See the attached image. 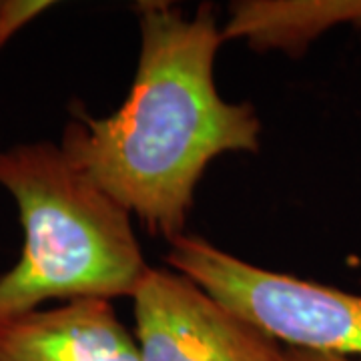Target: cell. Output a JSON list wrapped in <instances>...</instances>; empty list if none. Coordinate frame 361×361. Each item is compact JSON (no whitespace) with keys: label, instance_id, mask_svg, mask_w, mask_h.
I'll return each instance as SVG.
<instances>
[{"label":"cell","instance_id":"cell-8","mask_svg":"<svg viewBox=\"0 0 361 361\" xmlns=\"http://www.w3.org/2000/svg\"><path fill=\"white\" fill-rule=\"evenodd\" d=\"M287 361H361L357 357H345V355H334V353H322L311 349L289 348Z\"/></svg>","mask_w":361,"mask_h":361},{"label":"cell","instance_id":"cell-2","mask_svg":"<svg viewBox=\"0 0 361 361\" xmlns=\"http://www.w3.org/2000/svg\"><path fill=\"white\" fill-rule=\"evenodd\" d=\"M0 187L23 225L16 265L0 275V323L47 301L130 297L149 269L130 213L61 145L23 142L0 151Z\"/></svg>","mask_w":361,"mask_h":361},{"label":"cell","instance_id":"cell-1","mask_svg":"<svg viewBox=\"0 0 361 361\" xmlns=\"http://www.w3.org/2000/svg\"><path fill=\"white\" fill-rule=\"evenodd\" d=\"M141 51L129 97L109 116L77 111L61 147L151 235L185 233L195 189L213 159L257 153L261 121L249 103L225 101L215 56L225 42L215 11L185 16L142 2Z\"/></svg>","mask_w":361,"mask_h":361},{"label":"cell","instance_id":"cell-6","mask_svg":"<svg viewBox=\"0 0 361 361\" xmlns=\"http://www.w3.org/2000/svg\"><path fill=\"white\" fill-rule=\"evenodd\" d=\"M343 25L361 28V0H239L221 30L225 40H245L257 51L301 54Z\"/></svg>","mask_w":361,"mask_h":361},{"label":"cell","instance_id":"cell-3","mask_svg":"<svg viewBox=\"0 0 361 361\" xmlns=\"http://www.w3.org/2000/svg\"><path fill=\"white\" fill-rule=\"evenodd\" d=\"M167 263L287 348L361 360V293L263 269L183 233Z\"/></svg>","mask_w":361,"mask_h":361},{"label":"cell","instance_id":"cell-4","mask_svg":"<svg viewBox=\"0 0 361 361\" xmlns=\"http://www.w3.org/2000/svg\"><path fill=\"white\" fill-rule=\"evenodd\" d=\"M130 299L141 361H287V345L179 271L149 267Z\"/></svg>","mask_w":361,"mask_h":361},{"label":"cell","instance_id":"cell-5","mask_svg":"<svg viewBox=\"0 0 361 361\" xmlns=\"http://www.w3.org/2000/svg\"><path fill=\"white\" fill-rule=\"evenodd\" d=\"M0 361H141L109 299L85 297L0 323Z\"/></svg>","mask_w":361,"mask_h":361},{"label":"cell","instance_id":"cell-7","mask_svg":"<svg viewBox=\"0 0 361 361\" xmlns=\"http://www.w3.org/2000/svg\"><path fill=\"white\" fill-rule=\"evenodd\" d=\"M52 2L44 0H0V49L30 20L49 11Z\"/></svg>","mask_w":361,"mask_h":361}]
</instances>
